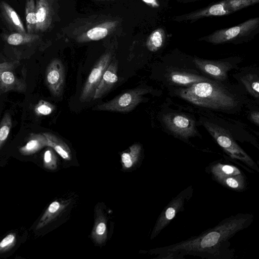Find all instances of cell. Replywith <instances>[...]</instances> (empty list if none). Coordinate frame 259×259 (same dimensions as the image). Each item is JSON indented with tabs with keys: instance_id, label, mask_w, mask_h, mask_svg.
Returning <instances> with one entry per match:
<instances>
[{
	"instance_id": "22",
	"label": "cell",
	"mask_w": 259,
	"mask_h": 259,
	"mask_svg": "<svg viewBox=\"0 0 259 259\" xmlns=\"http://www.w3.org/2000/svg\"><path fill=\"white\" fill-rule=\"evenodd\" d=\"M25 12L27 33L34 34L36 26V4L34 0H26Z\"/></svg>"
},
{
	"instance_id": "7",
	"label": "cell",
	"mask_w": 259,
	"mask_h": 259,
	"mask_svg": "<svg viewBox=\"0 0 259 259\" xmlns=\"http://www.w3.org/2000/svg\"><path fill=\"white\" fill-rule=\"evenodd\" d=\"M234 60L229 58L210 60L194 57L192 61L202 74L210 79L222 82L228 78V72L235 67Z\"/></svg>"
},
{
	"instance_id": "18",
	"label": "cell",
	"mask_w": 259,
	"mask_h": 259,
	"mask_svg": "<svg viewBox=\"0 0 259 259\" xmlns=\"http://www.w3.org/2000/svg\"><path fill=\"white\" fill-rule=\"evenodd\" d=\"M209 171L218 182L224 178L242 174L236 166L220 162L210 166Z\"/></svg>"
},
{
	"instance_id": "9",
	"label": "cell",
	"mask_w": 259,
	"mask_h": 259,
	"mask_svg": "<svg viewBox=\"0 0 259 259\" xmlns=\"http://www.w3.org/2000/svg\"><path fill=\"white\" fill-rule=\"evenodd\" d=\"M162 120L170 132L183 139H188L197 134L195 121L185 114L168 113L163 115Z\"/></svg>"
},
{
	"instance_id": "19",
	"label": "cell",
	"mask_w": 259,
	"mask_h": 259,
	"mask_svg": "<svg viewBox=\"0 0 259 259\" xmlns=\"http://www.w3.org/2000/svg\"><path fill=\"white\" fill-rule=\"evenodd\" d=\"M48 141V146L54 150L62 158L65 160L71 158V153L68 146L56 135L49 132L43 133Z\"/></svg>"
},
{
	"instance_id": "34",
	"label": "cell",
	"mask_w": 259,
	"mask_h": 259,
	"mask_svg": "<svg viewBox=\"0 0 259 259\" xmlns=\"http://www.w3.org/2000/svg\"><path fill=\"white\" fill-rule=\"evenodd\" d=\"M250 119L251 121L256 124L257 125H258L259 123V112L258 111H253L250 113Z\"/></svg>"
},
{
	"instance_id": "21",
	"label": "cell",
	"mask_w": 259,
	"mask_h": 259,
	"mask_svg": "<svg viewBox=\"0 0 259 259\" xmlns=\"http://www.w3.org/2000/svg\"><path fill=\"white\" fill-rule=\"evenodd\" d=\"M63 207L57 201L52 202L38 221L36 229L39 230L50 223L62 210Z\"/></svg>"
},
{
	"instance_id": "30",
	"label": "cell",
	"mask_w": 259,
	"mask_h": 259,
	"mask_svg": "<svg viewBox=\"0 0 259 259\" xmlns=\"http://www.w3.org/2000/svg\"><path fill=\"white\" fill-rule=\"evenodd\" d=\"M16 242V235L10 233L5 236L0 242V253L6 252L12 248Z\"/></svg>"
},
{
	"instance_id": "12",
	"label": "cell",
	"mask_w": 259,
	"mask_h": 259,
	"mask_svg": "<svg viewBox=\"0 0 259 259\" xmlns=\"http://www.w3.org/2000/svg\"><path fill=\"white\" fill-rule=\"evenodd\" d=\"M45 81L54 97H60L62 95L65 82V71L64 65L60 60L55 59L48 65Z\"/></svg>"
},
{
	"instance_id": "29",
	"label": "cell",
	"mask_w": 259,
	"mask_h": 259,
	"mask_svg": "<svg viewBox=\"0 0 259 259\" xmlns=\"http://www.w3.org/2000/svg\"><path fill=\"white\" fill-rule=\"evenodd\" d=\"M44 166L47 169L54 170L57 167V156L53 149L50 147L45 152L43 157Z\"/></svg>"
},
{
	"instance_id": "14",
	"label": "cell",
	"mask_w": 259,
	"mask_h": 259,
	"mask_svg": "<svg viewBox=\"0 0 259 259\" xmlns=\"http://www.w3.org/2000/svg\"><path fill=\"white\" fill-rule=\"evenodd\" d=\"M26 89L25 83L18 78L11 70L0 72V92H24Z\"/></svg>"
},
{
	"instance_id": "4",
	"label": "cell",
	"mask_w": 259,
	"mask_h": 259,
	"mask_svg": "<svg viewBox=\"0 0 259 259\" xmlns=\"http://www.w3.org/2000/svg\"><path fill=\"white\" fill-rule=\"evenodd\" d=\"M258 2L259 0H223L202 9L175 16L172 20L179 22L192 23L205 17L228 15Z\"/></svg>"
},
{
	"instance_id": "31",
	"label": "cell",
	"mask_w": 259,
	"mask_h": 259,
	"mask_svg": "<svg viewBox=\"0 0 259 259\" xmlns=\"http://www.w3.org/2000/svg\"><path fill=\"white\" fill-rule=\"evenodd\" d=\"M108 34V30L105 28L97 27L89 30L87 32L88 37L94 40H99L105 37Z\"/></svg>"
},
{
	"instance_id": "6",
	"label": "cell",
	"mask_w": 259,
	"mask_h": 259,
	"mask_svg": "<svg viewBox=\"0 0 259 259\" xmlns=\"http://www.w3.org/2000/svg\"><path fill=\"white\" fill-rule=\"evenodd\" d=\"M148 88H135L117 96L108 102L95 107V109L112 112H128L143 100V96L148 93Z\"/></svg>"
},
{
	"instance_id": "23",
	"label": "cell",
	"mask_w": 259,
	"mask_h": 259,
	"mask_svg": "<svg viewBox=\"0 0 259 259\" xmlns=\"http://www.w3.org/2000/svg\"><path fill=\"white\" fill-rule=\"evenodd\" d=\"M38 38L36 34L14 32L7 35L5 40L8 44L13 46H19L34 42Z\"/></svg>"
},
{
	"instance_id": "32",
	"label": "cell",
	"mask_w": 259,
	"mask_h": 259,
	"mask_svg": "<svg viewBox=\"0 0 259 259\" xmlns=\"http://www.w3.org/2000/svg\"><path fill=\"white\" fill-rule=\"evenodd\" d=\"M106 231V226L104 222H101L99 223L95 229L96 235L98 236L102 237Z\"/></svg>"
},
{
	"instance_id": "33",
	"label": "cell",
	"mask_w": 259,
	"mask_h": 259,
	"mask_svg": "<svg viewBox=\"0 0 259 259\" xmlns=\"http://www.w3.org/2000/svg\"><path fill=\"white\" fill-rule=\"evenodd\" d=\"M18 62H5L0 63V72L6 70H11L17 65Z\"/></svg>"
},
{
	"instance_id": "20",
	"label": "cell",
	"mask_w": 259,
	"mask_h": 259,
	"mask_svg": "<svg viewBox=\"0 0 259 259\" xmlns=\"http://www.w3.org/2000/svg\"><path fill=\"white\" fill-rule=\"evenodd\" d=\"M240 79L246 91L253 97L257 99L259 98V78L258 75L254 73L243 74Z\"/></svg>"
},
{
	"instance_id": "2",
	"label": "cell",
	"mask_w": 259,
	"mask_h": 259,
	"mask_svg": "<svg viewBox=\"0 0 259 259\" xmlns=\"http://www.w3.org/2000/svg\"><path fill=\"white\" fill-rule=\"evenodd\" d=\"M221 82L213 79L180 88L175 91L181 98L199 107L231 111L239 107L242 100Z\"/></svg>"
},
{
	"instance_id": "3",
	"label": "cell",
	"mask_w": 259,
	"mask_h": 259,
	"mask_svg": "<svg viewBox=\"0 0 259 259\" xmlns=\"http://www.w3.org/2000/svg\"><path fill=\"white\" fill-rule=\"evenodd\" d=\"M259 32V17L249 19L237 25L217 30L200 37L203 41L213 45L226 43L240 44L252 40Z\"/></svg>"
},
{
	"instance_id": "5",
	"label": "cell",
	"mask_w": 259,
	"mask_h": 259,
	"mask_svg": "<svg viewBox=\"0 0 259 259\" xmlns=\"http://www.w3.org/2000/svg\"><path fill=\"white\" fill-rule=\"evenodd\" d=\"M203 124L219 145L231 158L241 161L253 170L259 171L256 163L238 145L226 130L207 121L203 122Z\"/></svg>"
},
{
	"instance_id": "27",
	"label": "cell",
	"mask_w": 259,
	"mask_h": 259,
	"mask_svg": "<svg viewBox=\"0 0 259 259\" xmlns=\"http://www.w3.org/2000/svg\"><path fill=\"white\" fill-rule=\"evenodd\" d=\"M12 124L10 114L9 113H6L0 122V149L8 137Z\"/></svg>"
},
{
	"instance_id": "26",
	"label": "cell",
	"mask_w": 259,
	"mask_h": 259,
	"mask_svg": "<svg viewBox=\"0 0 259 259\" xmlns=\"http://www.w3.org/2000/svg\"><path fill=\"white\" fill-rule=\"evenodd\" d=\"M141 150L140 144H135L131 146L128 151L121 155V161L126 168L131 167L138 159Z\"/></svg>"
},
{
	"instance_id": "16",
	"label": "cell",
	"mask_w": 259,
	"mask_h": 259,
	"mask_svg": "<svg viewBox=\"0 0 259 259\" xmlns=\"http://www.w3.org/2000/svg\"><path fill=\"white\" fill-rule=\"evenodd\" d=\"M48 141L42 134H31L26 144L19 148L23 155H30L48 146Z\"/></svg>"
},
{
	"instance_id": "1",
	"label": "cell",
	"mask_w": 259,
	"mask_h": 259,
	"mask_svg": "<svg viewBox=\"0 0 259 259\" xmlns=\"http://www.w3.org/2000/svg\"><path fill=\"white\" fill-rule=\"evenodd\" d=\"M251 214H237L220 222L197 236L155 250L164 258H174L184 255L219 258L229 240L251 223Z\"/></svg>"
},
{
	"instance_id": "36",
	"label": "cell",
	"mask_w": 259,
	"mask_h": 259,
	"mask_svg": "<svg viewBox=\"0 0 259 259\" xmlns=\"http://www.w3.org/2000/svg\"><path fill=\"white\" fill-rule=\"evenodd\" d=\"M145 3H148V4H156V0H143Z\"/></svg>"
},
{
	"instance_id": "10",
	"label": "cell",
	"mask_w": 259,
	"mask_h": 259,
	"mask_svg": "<svg viewBox=\"0 0 259 259\" xmlns=\"http://www.w3.org/2000/svg\"><path fill=\"white\" fill-rule=\"evenodd\" d=\"M111 62L109 54L103 55L95 65L89 74L81 90L79 100L81 102L93 99L103 74Z\"/></svg>"
},
{
	"instance_id": "13",
	"label": "cell",
	"mask_w": 259,
	"mask_h": 259,
	"mask_svg": "<svg viewBox=\"0 0 259 259\" xmlns=\"http://www.w3.org/2000/svg\"><path fill=\"white\" fill-rule=\"evenodd\" d=\"M118 65L116 61L110 62L107 68L105 71L102 79L98 85L93 100H97L108 92L115 85L118 81L117 76Z\"/></svg>"
},
{
	"instance_id": "8",
	"label": "cell",
	"mask_w": 259,
	"mask_h": 259,
	"mask_svg": "<svg viewBox=\"0 0 259 259\" xmlns=\"http://www.w3.org/2000/svg\"><path fill=\"white\" fill-rule=\"evenodd\" d=\"M193 189L189 186L174 198L164 208L158 218L151 238H154L165 228L180 211L182 210L186 201L192 195Z\"/></svg>"
},
{
	"instance_id": "15",
	"label": "cell",
	"mask_w": 259,
	"mask_h": 259,
	"mask_svg": "<svg viewBox=\"0 0 259 259\" xmlns=\"http://www.w3.org/2000/svg\"><path fill=\"white\" fill-rule=\"evenodd\" d=\"M0 9L4 18L12 29L17 32L27 33L20 17L9 4L1 2Z\"/></svg>"
},
{
	"instance_id": "24",
	"label": "cell",
	"mask_w": 259,
	"mask_h": 259,
	"mask_svg": "<svg viewBox=\"0 0 259 259\" xmlns=\"http://www.w3.org/2000/svg\"><path fill=\"white\" fill-rule=\"evenodd\" d=\"M166 34L162 28H158L152 32L147 41V47L151 52H156L163 46Z\"/></svg>"
},
{
	"instance_id": "28",
	"label": "cell",
	"mask_w": 259,
	"mask_h": 259,
	"mask_svg": "<svg viewBox=\"0 0 259 259\" xmlns=\"http://www.w3.org/2000/svg\"><path fill=\"white\" fill-rule=\"evenodd\" d=\"M55 109V106L52 103L41 100L34 108V112L38 116H45L51 114Z\"/></svg>"
},
{
	"instance_id": "35",
	"label": "cell",
	"mask_w": 259,
	"mask_h": 259,
	"mask_svg": "<svg viewBox=\"0 0 259 259\" xmlns=\"http://www.w3.org/2000/svg\"><path fill=\"white\" fill-rule=\"evenodd\" d=\"M176 1L181 3L187 4V3L195 2L197 1H202V0H176Z\"/></svg>"
},
{
	"instance_id": "17",
	"label": "cell",
	"mask_w": 259,
	"mask_h": 259,
	"mask_svg": "<svg viewBox=\"0 0 259 259\" xmlns=\"http://www.w3.org/2000/svg\"><path fill=\"white\" fill-rule=\"evenodd\" d=\"M48 0H36V26L35 33L45 30L50 22L49 7Z\"/></svg>"
},
{
	"instance_id": "11",
	"label": "cell",
	"mask_w": 259,
	"mask_h": 259,
	"mask_svg": "<svg viewBox=\"0 0 259 259\" xmlns=\"http://www.w3.org/2000/svg\"><path fill=\"white\" fill-rule=\"evenodd\" d=\"M164 78L166 83L182 88L211 79L196 70L177 67H167L164 73Z\"/></svg>"
},
{
	"instance_id": "25",
	"label": "cell",
	"mask_w": 259,
	"mask_h": 259,
	"mask_svg": "<svg viewBox=\"0 0 259 259\" xmlns=\"http://www.w3.org/2000/svg\"><path fill=\"white\" fill-rule=\"evenodd\" d=\"M218 183L236 191H242L246 187V179L243 174L224 178Z\"/></svg>"
}]
</instances>
